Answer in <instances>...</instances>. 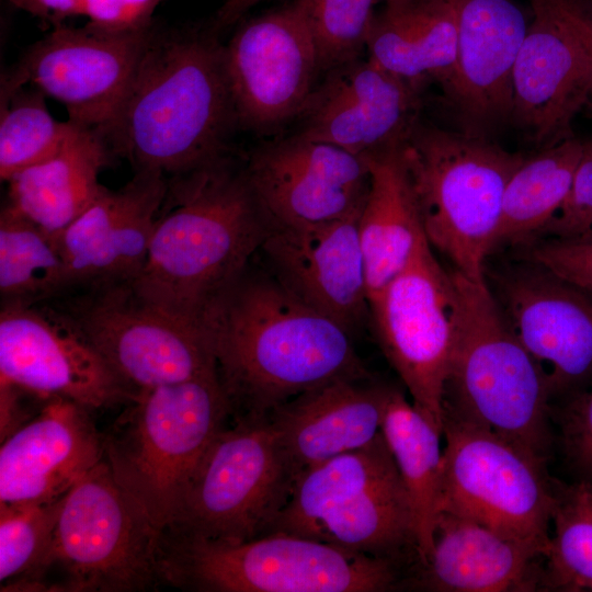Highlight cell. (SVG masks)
Listing matches in <instances>:
<instances>
[{
    "label": "cell",
    "mask_w": 592,
    "mask_h": 592,
    "mask_svg": "<svg viewBox=\"0 0 592 592\" xmlns=\"http://www.w3.org/2000/svg\"><path fill=\"white\" fill-rule=\"evenodd\" d=\"M361 208L320 224L269 221L260 248L283 286L350 331L371 314L358 235Z\"/></svg>",
    "instance_id": "20"
},
{
    "label": "cell",
    "mask_w": 592,
    "mask_h": 592,
    "mask_svg": "<svg viewBox=\"0 0 592 592\" xmlns=\"http://www.w3.org/2000/svg\"><path fill=\"white\" fill-rule=\"evenodd\" d=\"M369 309L382 351L412 403L443 433L444 388L458 316L452 271L426 243Z\"/></svg>",
    "instance_id": "13"
},
{
    "label": "cell",
    "mask_w": 592,
    "mask_h": 592,
    "mask_svg": "<svg viewBox=\"0 0 592 592\" xmlns=\"http://www.w3.org/2000/svg\"><path fill=\"white\" fill-rule=\"evenodd\" d=\"M590 2L592 3V0H590Z\"/></svg>",
    "instance_id": "46"
},
{
    "label": "cell",
    "mask_w": 592,
    "mask_h": 592,
    "mask_svg": "<svg viewBox=\"0 0 592 592\" xmlns=\"http://www.w3.org/2000/svg\"><path fill=\"white\" fill-rule=\"evenodd\" d=\"M67 291V265L56 237L5 202L0 213L2 304H41Z\"/></svg>",
    "instance_id": "32"
},
{
    "label": "cell",
    "mask_w": 592,
    "mask_h": 592,
    "mask_svg": "<svg viewBox=\"0 0 592 592\" xmlns=\"http://www.w3.org/2000/svg\"><path fill=\"white\" fill-rule=\"evenodd\" d=\"M231 417H266L339 379L368 378L351 331L249 266L205 321Z\"/></svg>",
    "instance_id": "1"
},
{
    "label": "cell",
    "mask_w": 592,
    "mask_h": 592,
    "mask_svg": "<svg viewBox=\"0 0 592 592\" xmlns=\"http://www.w3.org/2000/svg\"><path fill=\"white\" fill-rule=\"evenodd\" d=\"M271 533L408 566L417 561L409 499L382 432L368 445L301 473Z\"/></svg>",
    "instance_id": "8"
},
{
    "label": "cell",
    "mask_w": 592,
    "mask_h": 592,
    "mask_svg": "<svg viewBox=\"0 0 592 592\" xmlns=\"http://www.w3.org/2000/svg\"><path fill=\"white\" fill-rule=\"evenodd\" d=\"M457 46L451 0H402L385 3L369 27L367 57L386 70L424 84L449 83Z\"/></svg>",
    "instance_id": "29"
},
{
    "label": "cell",
    "mask_w": 592,
    "mask_h": 592,
    "mask_svg": "<svg viewBox=\"0 0 592 592\" xmlns=\"http://www.w3.org/2000/svg\"><path fill=\"white\" fill-rule=\"evenodd\" d=\"M166 0H81L87 26L109 34H130L155 25L153 14Z\"/></svg>",
    "instance_id": "40"
},
{
    "label": "cell",
    "mask_w": 592,
    "mask_h": 592,
    "mask_svg": "<svg viewBox=\"0 0 592 592\" xmlns=\"http://www.w3.org/2000/svg\"><path fill=\"white\" fill-rule=\"evenodd\" d=\"M486 283L546 375L553 400L592 384V292L528 258L496 269Z\"/></svg>",
    "instance_id": "16"
},
{
    "label": "cell",
    "mask_w": 592,
    "mask_h": 592,
    "mask_svg": "<svg viewBox=\"0 0 592 592\" xmlns=\"http://www.w3.org/2000/svg\"><path fill=\"white\" fill-rule=\"evenodd\" d=\"M452 273L457 335L443 410L547 462L553 398L546 375L514 334L486 280Z\"/></svg>",
    "instance_id": "4"
},
{
    "label": "cell",
    "mask_w": 592,
    "mask_h": 592,
    "mask_svg": "<svg viewBox=\"0 0 592 592\" xmlns=\"http://www.w3.org/2000/svg\"><path fill=\"white\" fill-rule=\"evenodd\" d=\"M161 531L102 459L62 499L50 545L37 569L1 591L135 592L160 583Z\"/></svg>",
    "instance_id": "9"
},
{
    "label": "cell",
    "mask_w": 592,
    "mask_h": 592,
    "mask_svg": "<svg viewBox=\"0 0 592 592\" xmlns=\"http://www.w3.org/2000/svg\"><path fill=\"white\" fill-rule=\"evenodd\" d=\"M102 433L115 480L160 530L178 511L201 455L231 415L218 372L138 391Z\"/></svg>",
    "instance_id": "7"
},
{
    "label": "cell",
    "mask_w": 592,
    "mask_h": 592,
    "mask_svg": "<svg viewBox=\"0 0 592 592\" xmlns=\"http://www.w3.org/2000/svg\"><path fill=\"white\" fill-rule=\"evenodd\" d=\"M542 591H592V481L554 479Z\"/></svg>",
    "instance_id": "33"
},
{
    "label": "cell",
    "mask_w": 592,
    "mask_h": 592,
    "mask_svg": "<svg viewBox=\"0 0 592 592\" xmlns=\"http://www.w3.org/2000/svg\"><path fill=\"white\" fill-rule=\"evenodd\" d=\"M104 456L90 410L45 400L38 413L0 448V504L46 503L62 498Z\"/></svg>",
    "instance_id": "24"
},
{
    "label": "cell",
    "mask_w": 592,
    "mask_h": 592,
    "mask_svg": "<svg viewBox=\"0 0 592 592\" xmlns=\"http://www.w3.org/2000/svg\"><path fill=\"white\" fill-rule=\"evenodd\" d=\"M111 151L89 127L73 123L60 148L9 181L8 203L46 232L58 236L100 195Z\"/></svg>",
    "instance_id": "28"
},
{
    "label": "cell",
    "mask_w": 592,
    "mask_h": 592,
    "mask_svg": "<svg viewBox=\"0 0 592 592\" xmlns=\"http://www.w3.org/2000/svg\"><path fill=\"white\" fill-rule=\"evenodd\" d=\"M559 443L577 479L592 481V384L551 408Z\"/></svg>",
    "instance_id": "37"
},
{
    "label": "cell",
    "mask_w": 592,
    "mask_h": 592,
    "mask_svg": "<svg viewBox=\"0 0 592 592\" xmlns=\"http://www.w3.org/2000/svg\"><path fill=\"white\" fill-rule=\"evenodd\" d=\"M155 27L109 34L87 25L54 26L2 76L1 84L32 86L61 103L69 121L96 129L122 101Z\"/></svg>",
    "instance_id": "17"
},
{
    "label": "cell",
    "mask_w": 592,
    "mask_h": 592,
    "mask_svg": "<svg viewBox=\"0 0 592 592\" xmlns=\"http://www.w3.org/2000/svg\"><path fill=\"white\" fill-rule=\"evenodd\" d=\"M512 71L511 118L546 147L570 136L576 115L592 103V60L540 0Z\"/></svg>",
    "instance_id": "23"
},
{
    "label": "cell",
    "mask_w": 592,
    "mask_h": 592,
    "mask_svg": "<svg viewBox=\"0 0 592 592\" xmlns=\"http://www.w3.org/2000/svg\"><path fill=\"white\" fill-rule=\"evenodd\" d=\"M62 498L46 503L0 504L1 587L31 576L50 545Z\"/></svg>",
    "instance_id": "35"
},
{
    "label": "cell",
    "mask_w": 592,
    "mask_h": 592,
    "mask_svg": "<svg viewBox=\"0 0 592 592\" xmlns=\"http://www.w3.org/2000/svg\"><path fill=\"white\" fill-rule=\"evenodd\" d=\"M47 96L32 86H1L0 178L8 182L18 172L54 155L72 129L48 111Z\"/></svg>",
    "instance_id": "34"
},
{
    "label": "cell",
    "mask_w": 592,
    "mask_h": 592,
    "mask_svg": "<svg viewBox=\"0 0 592 592\" xmlns=\"http://www.w3.org/2000/svg\"><path fill=\"white\" fill-rule=\"evenodd\" d=\"M56 306L136 394L217 372L203 327L149 305L129 285L69 293Z\"/></svg>",
    "instance_id": "12"
},
{
    "label": "cell",
    "mask_w": 592,
    "mask_h": 592,
    "mask_svg": "<svg viewBox=\"0 0 592 592\" xmlns=\"http://www.w3.org/2000/svg\"><path fill=\"white\" fill-rule=\"evenodd\" d=\"M530 243L528 259L592 292V230L570 237H543Z\"/></svg>",
    "instance_id": "38"
},
{
    "label": "cell",
    "mask_w": 592,
    "mask_h": 592,
    "mask_svg": "<svg viewBox=\"0 0 592 592\" xmlns=\"http://www.w3.org/2000/svg\"><path fill=\"white\" fill-rule=\"evenodd\" d=\"M422 87L368 57L348 61L325 72L297 133L366 156L406 138L420 118Z\"/></svg>",
    "instance_id": "21"
},
{
    "label": "cell",
    "mask_w": 592,
    "mask_h": 592,
    "mask_svg": "<svg viewBox=\"0 0 592 592\" xmlns=\"http://www.w3.org/2000/svg\"><path fill=\"white\" fill-rule=\"evenodd\" d=\"M294 481L267 415L235 419L201 455L163 531L228 543L263 536Z\"/></svg>",
    "instance_id": "10"
},
{
    "label": "cell",
    "mask_w": 592,
    "mask_h": 592,
    "mask_svg": "<svg viewBox=\"0 0 592 592\" xmlns=\"http://www.w3.org/2000/svg\"><path fill=\"white\" fill-rule=\"evenodd\" d=\"M380 432L409 499L417 561L424 562L433 547L442 506L443 433L392 386Z\"/></svg>",
    "instance_id": "30"
},
{
    "label": "cell",
    "mask_w": 592,
    "mask_h": 592,
    "mask_svg": "<svg viewBox=\"0 0 592 592\" xmlns=\"http://www.w3.org/2000/svg\"><path fill=\"white\" fill-rule=\"evenodd\" d=\"M576 38L592 60V3L590 0H540Z\"/></svg>",
    "instance_id": "41"
},
{
    "label": "cell",
    "mask_w": 592,
    "mask_h": 592,
    "mask_svg": "<svg viewBox=\"0 0 592 592\" xmlns=\"http://www.w3.org/2000/svg\"><path fill=\"white\" fill-rule=\"evenodd\" d=\"M382 1H384L385 3H387V2H396V1H402V0H382Z\"/></svg>",
    "instance_id": "45"
},
{
    "label": "cell",
    "mask_w": 592,
    "mask_h": 592,
    "mask_svg": "<svg viewBox=\"0 0 592 592\" xmlns=\"http://www.w3.org/2000/svg\"><path fill=\"white\" fill-rule=\"evenodd\" d=\"M24 391L7 383H0V439L3 442L30 418L22 406ZM33 418V417H31Z\"/></svg>",
    "instance_id": "43"
},
{
    "label": "cell",
    "mask_w": 592,
    "mask_h": 592,
    "mask_svg": "<svg viewBox=\"0 0 592 592\" xmlns=\"http://www.w3.org/2000/svg\"><path fill=\"white\" fill-rule=\"evenodd\" d=\"M546 554L470 519L442 511L432 550L401 589L435 592L542 591Z\"/></svg>",
    "instance_id": "25"
},
{
    "label": "cell",
    "mask_w": 592,
    "mask_h": 592,
    "mask_svg": "<svg viewBox=\"0 0 592 592\" xmlns=\"http://www.w3.org/2000/svg\"><path fill=\"white\" fill-rule=\"evenodd\" d=\"M22 10L54 26L62 24L69 18L80 16L81 0H9Z\"/></svg>",
    "instance_id": "42"
},
{
    "label": "cell",
    "mask_w": 592,
    "mask_h": 592,
    "mask_svg": "<svg viewBox=\"0 0 592 592\" xmlns=\"http://www.w3.org/2000/svg\"><path fill=\"white\" fill-rule=\"evenodd\" d=\"M403 565L319 540L271 533L239 543L161 531L160 583L198 592H385Z\"/></svg>",
    "instance_id": "5"
},
{
    "label": "cell",
    "mask_w": 592,
    "mask_h": 592,
    "mask_svg": "<svg viewBox=\"0 0 592 592\" xmlns=\"http://www.w3.org/2000/svg\"><path fill=\"white\" fill-rule=\"evenodd\" d=\"M403 140L364 156L369 185L358 216L371 303L429 243L402 156Z\"/></svg>",
    "instance_id": "27"
},
{
    "label": "cell",
    "mask_w": 592,
    "mask_h": 592,
    "mask_svg": "<svg viewBox=\"0 0 592 592\" xmlns=\"http://www.w3.org/2000/svg\"><path fill=\"white\" fill-rule=\"evenodd\" d=\"M401 149L430 246L454 271L485 281L503 194L524 157L487 137L446 130L420 118Z\"/></svg>",
    "instance_id": "6"
},
{
    "label": "cell",
    "mask_w": 592,
    "mask_h": 592,
    "mask_svg": "<svg viewBox=\"0 0 592 592\" xmlns=\"http://www.w3.org/2000/svg\"><path fill=\"white\" fill-rule=\"evenodd\" d=\"M217 33L155 27L122 101L95 129L135 172L169 179L229 156L238 123Z\"/></svg>",
    "instance_id": "2"
},
{
    "label": "cell",
    "mask_w": 592,
    "mask_h": 592,
    "mask_svg": "<svg viewBox=\"0 0 592 592\" xmlns=\"http://www.w3.org/2000/svg\"><path fill=\"white\" fill-rule=\"evenodd\" d=\"M592 230V139L584 141L566 201L538 238L570 237ZM537 238V239H538Z\"/></svg>",
    "instance_id": "39"
},
{
    "label": "cell",
    "mask_w": 592,
    "mask_h": 592,
    "mask_svg": "<svg viewBox=\"0 0 592 592\" xmlns=\"http://www.w3.org/2000/svg\"><path fill=\"white\" fill-rule=\"evenodd\" d=\"M322 72L362 57L382 0H306Z\"/></svg>",
    "instance_id": "36"
},
{
    "label": "cell",
    "mask_w": 592,
    "mask_h": 592,
    "mask_svg": "<svg viewBox=\"0 0 592 592\" xmlns=\"http://www.w3.org/2000/svg\"><path fill=\"white\" fill-rule=\"evenodd\" d=\"M162 207L145 265L129 286L149 305L204 328L215 303L260 250L269 218L244 163L238 167L229 156L169 178Z\"/></svg>",
    "instance_id": "3"
},
{
    "label": "cell",
    "mask_w": 592,
    "mask_h": 592,
    "mask_svg": "<svg viewBox=\"0 0 592 592\" xmlns=\"http://www.w3.org/2000/svg\"><path fill=\"white\" fill-rule=\"evenodd\" d=\"M456 62L444 90L462 132L486 137L511 118L512 71L528 23L513 0H451Z\"/></svg>",
    "instance_id": "22"
},
{
    "label": "cell",
    "mask_w": 592,
    "mask_h": 592,
    "mask_svg": "<svg viewBox=\"0 0 592 592\" xmlns=\"http://www.w3.org/2000/svg\"><path fill=\"white\" fill-rule=\"evenodd\" d=\"M442 511L547 554L554 478L546 462L509 440L444 411Z\"/></svg>",
    "instance_id": "11"
},
{
    "label": "cell",
    "mask_w": 592,
    "mask_h": 592,
    "mask_svg": "<svg viewBox=\"0 0 592 592\" xmlns=\"http://www.w3.org/2000/svg\"><path fill=\"white\" fill-rule=\"evenodd\" d=\"M238 127L272 135L299 118L322 72L306 0L239 25L224 45Z\"/></svg>",
    "instance_id": "14"
},
{
    "label": "cell",
    "mask_w": 592,
    "mask_h": 592,
    "mask_svg": "<svg viewBox=\"0 0 592 592\" xmlns=\"http://www.w3.org/2000/svg\"><path fill=\"white\" fill-rule=\"evenodd\" d=\"M583 146L568 136L524 158L506 184L492 252L540 236L568 196Z\"/></svg>",
    "instance_id": "31"
},
{
    "label": "cell",
    "mask_w": 592,
    "mask_h": 592,
    "mask_svg": "<svg viewBox=\"0 0 592 592\" xmlns=\"http://www.w3.org/2000/svg\"><path fill=\"white\" fill-rule=\"evenodd\" d=\"M391 386L339 379L305 391L267 414L295 479L380 433Z\"/></svg>",
    "instance_id": "26"
},
{
    "label": "cell",
    "mask_w": 592,
    "mask_h": 592,
    "mask_svg": "<svg viewBox=\"0 0 592 592\" xmlns=\"http://www.w3.org/2000/svg\"><path fill=\"white\" fill-rule=\"evenodd\" d=\"M167 190V177L135 172L118 190L104 186L56 236L68 271L66 294L134 282L145 265Z\"/></svg>",
    "instance_id": "19"
},
{
    "label": "cell",
    "mask_w": 592,
    "mask_h": 592,
    "mask_svg": "<svg viewBox=\"0 0 592 592\" xmlns=\"http://www.w3.org/2000/svg\"><path fill=\"white\" fill-rule=\"evenodd\" d=\"M264 0H225L217 10L210 26L219 32L239 22L254 5Z\"/></svg>",
    "instance_id": "44"
},
{
    "label": "cell",
    "mask_w": 592,
    "mask_h": 592,
    "mask_svg": "<svg viewBox=\"0 0 592 592\" xmlns=\"http://www.w3.org/2000/svg\"><path fill=\"white\" fill-rule=\"evenodd\" d=\"M0 383L90 411L126 405L136 395L64 311L38 304H2Z\"/></svg>",
    "instance_id": "15"
},
{
    "label": "cell",
    "mask_w": 592,
    "mask_h": 592,
    "mask_svg": "<svg viewBox=\"0 0 592 592\" xmlns=\"http://www.w3.org/2000/svg\"><path fill=\"white\" fill-rule=\"evenodd\" d=\"M244 169L269 221L277 225L344 217L362 207L369 185L364 156L298 133L255 147Z\"/></svg>",
    "instance_id": "18"
}]
</instances>
